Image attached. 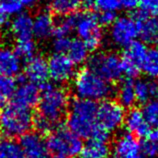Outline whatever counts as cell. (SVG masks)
<instances>
[{"mask_svg":"<svg viewBox=\"0 0 158 158\" xmlns=\"http://www.w3.org/2000/svg\"><path fill=\"white\" fill-rule=\"evenodd\" d=\"M69 105V95L64 88L45 85L37 103L38 114L34 118V125L40 132H51L67 114Z\"/></svg>","mask_w":158,"mask_h":158,"instance_id":"1","label":"cell"},{"mask_svg":"<svg viewBox=\"0 0 158 158\" xmlns=\"http://www.w3.org/2000/svg\"><path fill=\"white\" fill-rule=\"evenodd\" d=\"M97 105L95 102L77 98L69 105L67 127L80 138L107 142L109 135L97 125Z\"/></svg>","mask_w":158,"mask_h":158,"instance_id":"2","label":"cell"},{"mask_svg":"<svg viewBox=\"0 0 158 158\" xmlns=\"http://www.w3.org/2000/svg\"><path fill=\"white\" fill-rule=\"evenodd\" d=\"M72 89L79 99L104 101L113 92L111 83L90 68H83L73 77Z\"/></svg>","mask_w":158,"mask_h":158,"instance_id":"3","label":"cell"},{"mask_svg":"<svg viewBox=\"0 0 158 158\" xmlns=\"http://www.w3.org/2000/svg\"><path fill=\"white\" fill-rule=\"evenodd\" d=\"M33 124L34 116L31 109L20 107L11 102L0 111V128L9 138L22 137L30 132Z\"/></svg>","mask_w":158,"mask_h":158,"instance_id":"4","label":"cell"},{"mask_svg":"<svg viewBox=\"0 0 158 158\" xmlns=\"http://www.w3.org/2000/svg\"><path fill=\"white\" fill-rule=\"evenodd\" d=\"M74 17V32L89 50H95L100 47L104 34L97 17L90 12L75 13Z\"/></svg>","mask_w":158,"mask_h":158,"instance_id":"5","label":"cell"},{"mask_svg":"<svg viewBox=\"0 0 158 158\" xmlns=\"http://www.w3.org/2000/svg\"><path fill=\"white\" fill-rule=\"evenodd\" d=\"M49 152L65 158H73L80 154L83 142L80 137L68 128H55L46 139Z\"/></svg>","mask_w":158,"mask_h":158,"instance_id":"6","label":"cell"},{"mask_svg":"<svg viewBox=\"0 0 158 158\" xmlns=\"http://www.w3.org/2000/svg\"><path fill=\"white\" fill-rule=\"evenodd\" d=\"M141 18L123 15L110 25L108 35L111 43L117 47H127L140 35Z\"/></svg>","mask_w":158,"mask_h":158,"instance_id":"7","label":"cell"},{"mask_svg":"<svg viewBox=\"0 0 158 158\" xmlns=\"http://www.w3.org/2000/svg\"><path fill=\"white\" fill-rule=\"evenodd\" d=\"M88 66L107 81L112 82L121 78L123 67L121 57L113 52H99L89 58Z\"/></svg>","mask_w":158,"mask_h":158,"instance_id":"8","label":"cell"},{"mask_svg":"<svg viewBox=\"0 0 158 158\" xmlns=\"http://www.w3.org/2000/svg\"><path fill=\"white\" fill-rule=\"evenodd\" d=\"M124 107L117 101L104 100L97 106V125L101 131L109 135L122 126L125 119Z\"/></svg>","mask_w":158,"mask_h":158,"instance_id":"9","label":"cell"},{"mask_svg":"<svg viewBox=\"0 0 158 158\" xmlns=\"http://www.w3.org/2000/svg\"><path fill=\"white\" fill-rule=\"evenodd\" d=\"M148 48L143 41L136 40L130 45L125 47L122 60L123 75H126L128 78L134 77L141 70V65L146 55Z\"/></svg>","mask_w":158,"mask_h":158,"instance_id":"10","label":"cell"},{"mask_svg":"<svg viewBox=\"0 0 158 158\" xmlns=\"http://www.w3.org/2000/svg\"><path fill=\"white\" fill-rule=\"evenodd\" d=\"M49 78L56 84H65L75 76V65L64 54L53 53L47 59Z\"/></svg>","mask_w":158,"mask_h":158,"instance_id":"11","label":"cell"},{"mask_svg":"<svg viewBox=\"0 0 158 158\" xmlns=\"http://www.w3.org/2000/svg\"><path fill=\"white\" fill-rule=\"evenodd\" d=\"M20 147L25 158H48L46 140L37 132H28L21 137Z\"/></svg>","mask_w":158,"mask_h":158,"instance_id":"12","label":"cell"},{"mask_svg":"<svg viewBox=\"0 0 158 158\" xmlns=\"http://www.w3.org/2000/svg\"><path fill=\"white\" fill-rule=\"evenodd\" d=\"M24 73L28 82H31L36 86L45 84L49 78L47 60L40 55L33 56L26 61Z\"/></svg>","mask_w":158,"mask_h":158,"instance_id":"13","label":"cell"},{"mask_svg":"<svg viewBox=\"0 0 158 158\" xmlns=\"http://www.w3.org/2000/svg\"><path fill=\"white\" fill-rule=\"evenodd\" d=\"M22 69V61L14 49L8 46L0 47V75L13 78Z\"/></svg>","mask_w":158,"mask_h":158,"instance_id":"14","label":"cell"},{"mask_svg":"<svg viewBox=\"0 0 158 158\" xmlns=\"http://www.w3.org/2000/svg\"><path fill=\"white\" fill-rule=\"evenodd\" d=\"M39 90L38 87L31 82H23L19 86L16 87L12 103L18 105L20 107L31 109L35 106L39 100Z\"/></svg>","mask_w":158,"mask_h":158,"instance_id":"15","label":"cell"},{"mask_svg":"<svg viewBox=\"0 0 158 158\" xmlns=\"http://www.w3.org/2000/svg\"><path fill=\"white\" fill-rule=\"evenodd\" d=\"M9 32L16 41L31 39L33 36V17L27 13L15 15L10 21Z\"/></svg>","mask_w":158,"mask_h":158,"instance_id":"16","label":"cell"},{"mask_svg":"<svg viewBox=\"0 0 158 158\" xmlns=\"http://www.w3.org/2000/svg\"><path fill=\"white\" fill-rule=\"evenodd\" d=\"M55 21L49 11L41 10L33 17V35L38 40L44 41L53 35Z\"/></svg>","mask_w":158,"mask_h":158,"instance_id":"17","label":"cell"},{"mask_svg":"<svg viewBox=\"0 0 158 158\" xmlns=\"http://www.w3.org/2000/svg\"><path fill=\"white\" fill-rule=\"evenodd\" d=\"M124 123L130 134L134 136L146 137L150 133V126L144 119L142 111L137 108H132L128 111L125 115Z\"/></svg>","mask_w":158,"mask_h":158,"instance_id":"18","label":"cell"},{"mask_svg":"<svg viewBox=\"0 0 158 158\" xmlns=\"http://www.w3.org/2000/svg\"><path fill=\"white\" fill-rule=\"evenodd\" d=\"M136 101L146 103L158 97V82L155 79L139 78L134 81Z\"/></svg>","mask_w":158,"mask_h":158,"instance_id":"19","label":"cell"},{"mask_svg":"<svg viewBox=\"0 0 158 158\" xmlns=\"http://www.w3.org/2000/svg\"><path fill=\"white\" fill-rule=\"evenodd\" d=\"M114 152L118 157L122 158L141 151V144L134 136L128 133H123L119 135L114 142Z\"/></svg>","mask_w":158,"mask_h":158,"instance_id":"20","label":"cell"},{"mask_svg":"<svg viewBox=\"0 0 158 158\" xmlns=\"http://www.w3.org/2000/svg\"><path fill=\"white\" fill-rule=\"evenodd\" d=\"M84 4V0H50L49 6L54 14L66 17L75 14Z\"/></svg>","mask_w":158,"mask_h":158,"instance_id":"21","label":"cell"},{"mask_svg":"<svg viewBox=\"0 0 158 158\" xmlns=\"http://www.w3.org/2000/svg\"><path fill=\"white\" fill-rule=\"evenodd\" d=\"M90 50L80 39L73 38L70 41L69 47L65 55L74 65H81L89 59Z\"/></svg>","mask_w":158,"mask_h":158,"instance_id":"22","label":"cell"},{"mask_svg":"<svg viewBox=\"0 0 158 158\" xmlns=\"http://www.w3.org/2000/svg\"><path fill=\"white\" fill-rule=\"evenodd\" d=\"M140 36L145 44L158 46V17L141 19Z\"/></svg>","mask_w":158,"mask_h":158,"instance_id":"23","label":"cell"},{"mask_svg":"<svg viewBox=\"0 0 158 158\" xmlns=\"http://www.w3.org/2000/svg\"><path fill=\"white\" fill-rule=\"evenodd\" d=\"M118 103L123 107L130 108L135 104L136 96L134 91V81L127 78L119 83L116 90Z\"/></svg>","mask_w":158,"mask_h":158,"instance_id":"24","label":"cell"},{"mask_svg":"<svg viewBox=\"0 0 158 158\" xmlns=\"http://www.w3.org/2000/svg\"><path fill=\"white\" fill-rule=\"evenodd\" d=\"M110 149L107 142L90 140L79 154V158H109Z\"/></svg>","mask_w":158,"mask_h":158,"instance_id":"25","label":"cell"},{"mask_svg":"<svg viewBox=\"0 0 158 158\" xmlns=\"http://www.w3.org/2000/svg\"><path fill=\"white\" fill-rule=\"evenodd\" d=\"M141 70L147 78H158V46L148 48L143 63L141 65Z\"/></svg>","mask_w":158,"mask_h":158,"instance_id":"26","label":"cell"},{"mask_svg":"<svg viewBox=\"0 0 158 158\" xmlns=\"http://www.w3.org/2000/svg\"><path fill=\"white\" fill-rule=\"evenodd\" d=\"M0 158H25L20 144L12 138L0 139Z\"/></svg>","mask_w":158,"mask_h":158,"instance_id":"27","label":"cell"},{"mask_svg":"<svg viewBox=\"0 0 158 158\" xmlns=\"http://www.w3.org/2000/svg\"><path fill=\"white\" fill-rule=\"evenodd\" d=\"M16 87L13 78L0 75V105L5 104L12 99Z\"/></svg>","mask_w":158,"mask_h":158,"instance_id":"28","label":"cell"},{"mask_svg":"<svg viewBox=\"0 0 158 158\" xmlns=\"http://www.w3.org/2000/svg\"><path fill=\"white\" fill-rule=\"evenodd\" d=\"M15 52L20 57V59H26L29 60L30 58L36 55L37 46L34 41L31 39H25L16 41L15 45Z\"/></svg>","mask_w":158,"mask_h":158,"instance_id":"29","label":"cell"},{"mask_svg":"<svg viewBox=\"0 0 158 158\" xmlns=\"http://www.w3.org/2000/svg\"><path fill=\"white\" fill-rule=\"evenodd\" d=\"M141 111L148 125L158 128V97L145 103Z\"/></svg>","mask_w":158,"mask_h":158,"instance_id":"30","label":"cell"},{"mask_svg":"<svg viewBox=\"0 0 158 158\" xmlns=\"http://www.w3.org/2000/svg\"><path fill=\"white\" fill-rule=\"evenodd\" d=\"M74 15V14H73ZM73 15L62 17L55 23L54 37H69V34L74 30V17Z\"/></svg>","mask_w":158,"mask_h":158,"instance_id":"31","label":"cell"},{"mask_svg":"<svg viewBox=\"0 0 158 158\" xmlns=\"http://www.w3.org/2000/svg\"><path fill=\"white\" fill-rule=\"evenodd\" d=\"M92 7L97 10L98 13L101 12L116 13L120 9V1L119 0H92Z\"/></svg>","mask_w":158,"mask_h":158,"instance_id":"32","label":"cell"},{"mask_svg":"<svg viewBox=\"0 0 158 158\" xmlns=\"http://www.w3.org/2000/svg\"><path fill=\"white\" fill-rule=\"evenodd\" d=\"M0 6L7 16H15L21 13L23 8L20 0H0Z\"/></svg>","mask_w":158,"mask_h":158,"instance_id":"33","label":"cell"},{"mask_svg":"<svg viewBox=\"0 0 158 158\" xmlns=\"http://www.w3.org/2000/svg\"><path fill=\"white\" fill-rule=\"evenodd\" d=\"M139 8L148 17H158V0H139Z\"/></svg>","mask_w":158,"mask_h":158,"instance_id":"34","label":"cell"},{"mask_svg":"<svg viewBox=\"0 0 158 158\" xmlns=\"http://www.w3.org/2000/svg\"><path fill=\"white\" fill-rule=\"evenodd\" d=\"M70 41H71L70 37H54L52 41V49L54 53L65 55L69 47Z\"/></svg>","mask_w":158,"mask_h":158,"instance_id":"35","label":"cell"},{"mask_svg":"<svg viewBox=\"0 0 158 158\" xmlns=\"http://www.w3.org/2000/svg\"><path fill=\"white\" fill-rule=\"evenodd\" d=\"M96 17L101 26H110L117 18V16H116V13H113V12H101V13H98Z\"/></svg>","mask_w":158,"mask_h":158,"instance_id":"36","label":"cell"},{"mask_svg":"<svg viewBox=\"0 0 158 158\" xmlns=\"http://www.w3.org/2000/svg\"><path fill=\"white\" fill-rule=\"evenodd\" d=\"M120 8L127 11H133L139 7V0H119Z\"/></svg>","mask_w":158,"mask_h":158,"instance_id":"37","label":"cell"},{"mask_svg":"<svg viewBox=\"0 0 158 158\" xmlns=\"http://www.w3.org/2000/svg\"><path fill=\"white\" fill-rule=\"evenodd\" d=\"M148 140L151 141V142L155 145V147L157 148V150H158V129L149 133Z\"/></svg>","mask_w":158,"mask_h":158,"instance_id":"38","label":"cell"},{"mask_svg":"<svg viewBox=\"0 0 158 158\" xmlns=\"http://www.w3.org/2000/svg\"><path fill=\"white\" fill-rule=\"evenodd\" d=\"M7 17L8 16L5 14V12L2 10L1 6H0V28L3 27L7 23Z\"/></svg>","mask_w":158,"mask_h":158,"instance_id":"39","label":"cell"},{"mask_svg":"<svg viewBox=\"0 0 158 158\" xmlns=\"http://www.w3.org/2000/svg\"><path fill=\"white\" fill-rule=\"evenodd\" d=\"M22 3L23 6H26V7H31L33 6L34 4L36 3L37 0H20Z\"/></svg>","mask_w":158,"mask_h":158,"instance_id":"40","label":"cell"},{"mask_svg":"<svg viewBox=\"0 0 158 158\" xmlns=\"http://www.w3.org/2000/svg\"><path fill=\"white\" fill-rule=\"evenodd\" d=\"M122 158H143V156L139 152V153H135V154H131V155H128V156L122 157Z\"/></svg>","mask_w":158,"mask_h":158,"instance_id":"41","label":"cell"},{"mask_svg":"<svg viewBox=\"0 0 158 158\" xmlns=\"http://www.w3.org/2000/svg\"><path fill=\"white\" fill-rule=\"evenodd\" d=\"M52 158H65V157H61V156H54Z\"/></svg>","mask_w":158,"mask_h":158,"instance_id":"42","label":"cell"},{"mask_svg":"<svg viewBox=\"0 0 158 158\" xmlns=\"http://www.w3.org/2000/svg\"><path fill=\"white\" fill-rule=\"evenodd\" d=\"M0 132H1V128H0Z\"/></svg>","mask_w":158,"mask_h":158,"instance_id":"43","label":"cell"}]
</instances>
